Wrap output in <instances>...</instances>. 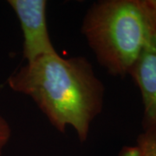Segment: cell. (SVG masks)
<instances>
[{
  "mask_svg": "<svg viewBox=\"0 0 156 156\" xmlns=\"http://www.w3.org/2000/svg\"><path fill=\"white\" fill-rule=\"evenodd\" d=\"M7 85L33 101L58 132L73 128L81 143L104 105L105 87L84 56L39 57L12 73Z\"/></svg>",
  "mask_w": 156,
  "mask_h": 156,
  "instance_id": "cell-1",
  "label": "cell"
},
{
  "mask_svg": "<svg viewBox=\"0 0 156 156\" xmlns=\"http://www.w3.org/2000/svg\"><path fill=\"white\" fill-rule=\"evenodd\" d=\"M81 33L109 75L129 76L156 33V0H100L87 10Z\"/></svg>",
  "mask_w": 156,
  "mask_h": 156,
  "instance_id": "cell-2",
  "label": "cell"
},
{
  "mask_svg": "<svg viewBox=\"0 0 156 156\" xmlns=\"http://www.w3.org/2000/svg\"><path fill=\"white\" fill-rule=\"evenodd\" d=\"M23 35V58L25 62L56 54L47 23L46 0H9Z\"/></svg>",
  "mask_w": 156,
  "mask_h": 156,
  "instance_id": "cell-3",
  "label": "cell"
},
{
  "mask_svg": "<svg viewBox=\"0 0 156 156\" xmlns=\"http://www.w3.org/2000/svg\"><path fill=\"white\" fill-rule=\"evenodd\" d=\"M129 76L139 89L143 104L141 134L156 139V33L140 54Z\"/></svg>",
  "mask_w": 156,
  "mask_h": 156,
  "instance_id": "cell-4",
  "label": "cell"
},
{
  "mask_svg": "<svg viewBox=\"0 0 156 156\" xmlns=\"http://www.w3.org/2000/svg\"><path fill=\"white\" fill-rule=\"evenodd\" d=\"M120 156H156V139L140 134L135 145L123 147Z\"/></svg>",
  "mask_w": 156,
  "mask_h": 156,
  "instance_id": "cell-5",
  "label": "cell"
},
{
  "mask_svg": "<svg viewBox=\"0 0 156 156\" xmlns=\"http://www.w3.org/2000/svg\"><path fill=\"white\" fill-rule=\"evenodd\" d=\"M11 137V128L10 123L0 114V154L3 149L9 143Z\"/></svg>",
  "mask_w": 156,
  "mask_h": 156,
  "instance_id": "cell-6",
  "label": "cell"
},
{
  "mask_svg": "<svg viewBox=\"0 0 156 156\" xmlns=\"http://www.w3.org/2000/svg\"><path fill=\"white\" fill-rule=\"evenodd\" d=\"M0 156H2V154H0Z\"/></svg>",
  "mask_w": 156,
  "mask_h": 156,
  "instance_id": "cell-7",
  "label": "cell"
}]
</instances>
